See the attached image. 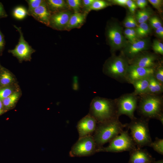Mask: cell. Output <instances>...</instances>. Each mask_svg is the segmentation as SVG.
Returning a JSON list of instances; mask_svg holds the SVG:
<instances>
[{
  "instance_id": "cell-1",
  "label": "cell",
  "mask_w": 163,
  "mask_h": 163,
  "mask_svg": "<svg viewBox=\"0 0 163 163\" xmlns=\"http://www.w3.org/2000/svg\"><path fill=\"white\" fill-rule=\"evenodd\" d=\"M137 108L142 117L156 119L163 124V98L159 95L144 94L140 95Z\"/></svg>"
},
{
  "instance_id": "cell-2",
  "label": "cell",
  "mask_w": 163,
  "mask_h": 163,
  "mask_svg": "<svg viewBox=\"0 0 163 163\" xmlns=\"http://www.w3.org/2000/svg\"><path fill=\"white\" fill-rule=\"evenodd\" d=\"M124 127L125 124H122L117 118L97 123L93 136L97 149L110 142L120 134Z\"/></svg>"
},
{
  "instance_id": "cell-3",
  "label": "cell",
  "mask_w": 163,
  "mask_h": 163,
  "mask_svg": "<svg viewBox=\"0 0 163 163\" xmlns=\"http://www.w3.org/2000/svg\"><path fill=\"white\" fill-rule=\"evenodd\" d=\"M89 114L97 123L117 118L115 100L96 97L92 100Z\"/></svg>"
},
{
  "instance_id": "cell-4",
  "label": "cell",
  "mask_w": 163,
  "mask_h": 163,
  "mask_svg": "<svg viewBox=\"0 0 163 163\" xmlns=\"http://www.w3.org/2000/svg\"><path fill=\"white\" fill-rule=\"evenodd\" d=\"M149 120L142 117L136 118L129 123L125 124V127L130 130V135L138 148L145 146L150 147L152 142L149 129Z\"/></svg>"
},
{
  "instance_id": "cell-5",
  "label": "cell",
  "mask_w": 163,
  "mask_h": 163,
  "mask_svg": "<svg viewBox=\"0 0 163 163\" xmlns=\"http://www.w3.org/2000/svg\"><path fill=\"white\" fill-rule=\"evenodd\" d=\"M129 65L128 59L124 56H113L105 62L103 71L106 75L116 80H125Z\"/></svg>"
},
{
  "instance_id": "cell-6",
  "label": "cell",
  "mask_w": 163,
  "mask_h": 163,
  "mask_svg": "<svg viewBox=\"0 0 163 163\" xmlns=\"http://www.w3.org/2000/svg\"><path fill=\"white\" fill-rule=\"evenodd\" d=\"M136 146L128 131L123 130L112 140L107 146L97 148L96 152H107L117 153L124 151L130 152L136 149Z\"/></svg>"
},
{
  "instance_id": "cell-7",
  "label": "cell",
  "mask_w": 163,
  "mask_h": 163,
  "mask_svg": "<svg viewBox=\"0 0 163 163\" xmlns=\"http://www.w3.org/2000/svg\"><path fill=\"white\" fill-rule=\"evenodd\" d=\"M114 100L117 117L122 115H125L131 120L136 118L134 116V112L137 107V96L133 93L127 94Z\"/></svg>"
},
{
  "instance_id": "cell-8",
  "label": "cell",
  "mask_w": 163,
  "mask_h": 163,
  "mask_svg": "<svg viewBox=\"0 0 163 163\" xmlns=\"http://www.w3.org/2000/svg\"><path fill=\"white\" fill-rule=\"evenodd\" d=\"M97 149L93 136L89 135L79 138L72 147L69 154L72 157L90 156L96 153Z\"/></svg>"
},
{
  "instance_id": "cell-9",
  "label": "cell",
  "mask_w": 163,
  "mask_h": 163,
  "mask_svg": "<svg viewBox=\"0 0 163 163\" xmlns=\"http://www.w3.org/2000/svg\"><path fill=\"white\" fill-rule=\"evenodd\" d=\"M19 33L20 37L18 43L13 49L9 50L11 53L20 61H28L31 59V55L35 50L24 39L23 34L20 27L14 26Z\"/></svg>"
},
{
  "instance_id": "cell-10",
  "label": "cell",
  "mask_w": 163,
  "mask_h": 163,
  "mask_svg": "<svg viewBox=\"0 0 163 163\" xmlns=\"http://www.w3.org/2000/svg\"><path fill=\"white\" fill-rule=\"evenodd\" d=\"M122 33V27L116 23H112L107 28V37L113 50L125 47L127 44Z\"/></svg>"
},
{
  "instance_id": "cell-11",
  "label": "cell",
  "mask_w": 163,
  "mask_h": 163,
  "mask_svg": "<svg viewBox=\"0 0 163 163\" xmlns=\"http://www.w3.org/2000/svg\"><path fill=\"white\" fill-rule=\"evenodd\" d=\"M155 69L146 68L129 65L125 76V80L130 83L142 78L153 76Z\"/></svg>"
},
{
  "instance_id": "cell-12",
  "label": "cell",
  "mask_w": 163,
  "mask_h": 163,
  "mask_svg": "<svg viewBox=\"0 0 163 163\" xmlns=\"http://www.w3.org/2000/svg\"><path fill=\"white\" fill-rule=\"evenodd\" d=\"M150 46V42L147 39H138L127 43L123 50L124 56L128 58V60L134 58L142 51L148 50Z\"/></svg>"
},
{
  "instance_id": "cell-13",
  "label": "cell",
  "mask_w": 163,
  "mask_h": 163,
  "mask_svg": "<svg viewBox=\"0 0 163 163\" xmlns=\"http://www.w3.org/2000/svg\"><path fill=\"white\" fill-rule=\"evenodd\" d=\"M97 122L96 119L89 113L78 122L77 129L79 138L91 135L96 130Z\"/></svg>"
},
{
  "instance_id": "cell-14",
  "label": "cell",
  "mask_w": 163,
  "mask_h": 163,
  "mask_svg": "<svg viewBox=\"0 0 163 163\" xmlns=\"http://www.w3.org/2000/svg\"><path fill=\"white\" fill-rule=\"evenodd\" d=\"M157 56L153 54H140L130 60H128L129 65L151 69H155L158 66Z\"/></svg>"
},
{
  "instance_id": "cell-15",
  "label": "cell",
  "mask_w": 163,
  "mask_h": 163,
  "mask_svg": "<svg viewBox=\"0 0 163 163\" xmlns=\"http://www.w3.org/2000/svg\"><path fill=\"white\" fill-rule=\"evenodd\" d=\"M71 15L69 12L62 11L52 14L49 27L57 30L66 28Z\"/></svg>"
},
{
  "instance_id": "cell-16",
  "label": "cell",
  "mask_w": 163,
  "mask_h": 163,
  "mask_svg": "<svg viewBox=\"0 0 163 163\" xmlns=\"http://www.w3.org/2000/svg\"><path fill=\"white\" fill-rule=\"evenodd\" d=\"M128 163H152L155 159L147 150L136 148L129 152Z\"/></svg>"
},
{
  "instance_id": "cell-17",
  "label": "cell",
  "mask_w": 163,
  "mask_h": 163,
  "mask_svg": "<svg viewBox=\"0 0 163 163\" xmlns=\"http://www.w3.org/2000/svg\"><path fill=\"white\" fill-rule=\"evenodd\" d=\"M51 14L46 1L38 7L28 13V15L32 17L37 21L48 26H49Z\"/></svg>"
},
{
  "instance_id": "cell-18",
  "label": "cell",
  "mask_w": 163,
  "mask_h": 163,
  "mask_svg": "<svg viewBox=\"0 0 163 163\" xmlns=\"http://www.w3.org/2000/svg\"><path fill=\"white\" fill-rule=\"evenodd\" d=\"M150 77L137 80L131 83L134 88V91L133 93L134 94L137 96L145 94L148 90Z\"/></svg>"
},
{
  "instance_id": "cell-19",
  "label": "cell",
  "mask_w": 163,
  "mask_h": 163,
  "mask_svg": "<svg viewBox=\"0 0 163 163\" xmlns=\"http://www.w3.org/2000/svg\"><path fill=\"white\" fill-rule=\"evenodd\" d=\"M85 16V14L75 12L71 15L66 28L70 29L79 27L84 22Z\"/></svg>"
},
{
  "instance_id": "cell-20",
  "label": "cell",
  "mask_w": 163,
  "mask_h": 163,
  "mask_svg": "<svg viewBox=\"0 0 163 163\" xmlns=\"http://www.w3.org/2000/svg\"><path fill=\"white\" fill-rule=\"evenodd\" d=\"M163 91V85L157 81L153 76L150 77L148 90L145 94L159 95Z\"/></svg>"
},
{
  "instance_id": "cell-21",
  "label": "cell",
  "mask_w": 163,
  "mask_h": 163,
  "mask_svg": "<svg viewBox=\"0 0 163 163\" xmlns=\"http://www.w3.org/2000/svg\"><path fill=\"white\" fill-rule=\"evenodd\" d=\"M14 78L11 73L5 68H0V88L8 86L11 84Z\"/></svg>"
},
{
  "instance_id": "cell-22",
  "label": "cell",
  "mask_w": 163,
  "mask_h": 163,
  "mask_svg": "<svg viewBox=\"0 0 163 163\" xmlns=\"http://www.w3.org/2000/svg\"><path fill=\"white\" fill-rule=\"evenodd\" d=\"M46 1L51 14L60 11L66 6V3L63 0H48Z\"/></svg>"
},
{
  "instance_id": "cell-23",
  "label": "cell",
  "mask_w": 163,
  "mask_h": 163,
  "mask_svg": "<svg viewBox=\"0 0 163 163\" xmlns=\"http://www.w3.org/2000/svg\"><path fill=\"white\" fill-rule=\"evenodd\" d=\"M19 96V93L15 92L2 101L5 111L14 106L18 100Z\"/></svg>"
},
{
  "instance_id": "cell-24",
  "label": "cell",
  "mask_w": 163,
  "mask_h": 163,
  "mask_svg": "<svg viewBox=\"0 0 163 163\" xmlns=\"http://www.w3.org/2000/svg\"><path fill=\"white\" fill-rule=\"evenodd\" d=\"M135 29L138 38L146 37L151 31L149 25L146 22L139 24Z\"/></svg>"
},
{
  "instance_id": "cell-25",
  "label": "cell",
  "mask_w": 163,
  "mask_h": 163,
  "mask_svg": "<svg viewBox=\"0 0 163 163\" xmlns=\"http://www.w3.org/2000/svg\"><path fill=\"white\" fill-rule=\"evenodd\" d=\"M152 12L150 11L144 9L138 11L136 14V21L139 23L146 22L150 18Z\"/></svg>"
},
{
  "instance_id": "cell-26",
  "label": "cell",
  "mask_w": 163,
  "mask_h": 163,
  "mask_svg": "<svg viewBox=\"0 0 163 163\" xmlns=\"http://www.w3.org/2000/svg\"><path fill=\"white\" fill-rule=\"evenodd\" d=\"M12 14L15 18L19 20H22L28 15L27 10L23 6H18L14 9Z\"/></svg>"
},
{
  "instance_id": "cell-27",
  "label": "cell",
  "mask_w": 163,
  "mask_h": 163,
  "mask_svg": "<svg viewBox=\"0 0 163 163\" xmlns=\"http://www.w3.org/2000/svg\"><path fill=\"white\" fill-rule=\"evenodd\" d=\"M107 2L103 0H94L91 6L87 9L88 12L91 10H98L104 8L109 5Z\"/></svg>"
},
{
  "instance_id": "cell-28",
  "label": "cell",
  "mask_w": 163,
  "mask_h": 163,
  "mask_svg": "<svg viewBox=\"0 0 163 163\" xmlns=\"http://www.w3.org/2000/svg\"><path fill=\"white\" fill-rule=\"evenodd\" d=\"M150 147L159 154L163 155V139L156 137L155 140L152 142Z\"/></svg>"
},
{
  "instance_id": "cell-29",
  "label": "cell",
  "mask_w": 163,
  "mask_h": 163,
  "mask_svg": "<svg viewBox=\"0 0 163 163\" xmlns=\"http://www.w3.org/2000/svg\"><path fill=\"white\" fill-rule=\"evenodd\" d=\"M124 34L130 43L134 42L139 39L135 28H126L125 30Z\"/></svg>"
},
{
  "instance_id": "cell-30",
  "label": "cell",
  "mask_w": 163,
  "mask_h": 163,
  "mask_svg": "<svg viewBox=\"0 0 163 163\" xmlns=\"http://www.w3.org/2000/svg\"><path fill=\"white\" fill-rule=\"evenodd\" d=\"M123 24L126 27L128 28H135L138 26L135 18L130 15L126 17L124 21Z\"/></svg>"
},
{
  "instance_id": "cell-31",
  "label": "cell",
  "mask_w": 163,
  "mask_h": 163,
  "mask_svg": "<svg viewBox=\"0 0 163 163\" xmlns=\"http://www.w3.org/2000/svg\"><path fill=\"white\" fill-rule=\"evenodd\" d=\"M26 1L28 6V13L37 8L45 1L44 0H26Z\"/></svg>"
},
{
  "instance_id": "cell-32",
  "label": "cell",
  "mask_w": 163,
  "mask_h": 163,
  "mask_svg": "<svg viewBox=\"0 0 163 163\" xmlns=\"http://www.w3.org/2000/svg\"><path fill=\"white\" fill-rule=\"evenodd\" d=\"M153 76L161 84L163 85V68L161 66H158L155 69Z\"/></svg>"
},
{
  "instance_id": "cell-33",
  "label": "cell",
  "mask_w": 163,
  "mask_h": 163,
  "mask_svg": "<svg viewBox=\"0 0 163 163\" xmlns=\"http://www.w3.org/2000/svg\"><path fill=\"white\" fill-rule=\"evenodd\" d=\"M68 5L75 11L78 12L81 5V1L80 0H67L66 1Z\"/></svg>"
},
{
  "instance_id": "cell-34",
  "label": "cell",
  "mask_w": 163,
  "mask_h": 163,
  "mask_svg": "<svg viewBox=\"0 0 163 163\" xmlns=\"http://www.w3.org/2000/svg\"><path fill=\"white\" fill-rule=\"evenodd\" d=\"M12 89L8 86L0 88V100L2 101L13 93Z\"/></svg>"
},
{
  "instance_id": "cell-35",
  "label": "cell",
  "mask_w": 163,
  "mask_h": 163,
  "mask_svg": "<svg viewBox=\"0 0 163 163\" xmlns=\"http://www.w3.org/2000/svg\"><path fill=\"white\" fill-rule=\"evenodd\" d=\"M149 20L150 25L154 29H156L162 26V23L161 20L156 16L150 17Z\"/></svg>"
},
{
  "instance_id": "cell-36",
  "label": "cell",
  "mask_w": 163,
  "mask_h": 163,
  "mask_svg": "<svg viewBox=\"0 0 163 163\" xmlns=\"http://www.w3.org/2000/svg\"><path fill=\"white\" fill-rule=\"evenodd\" d=\"M152 47L155 53L163 55V44L162 43L157 40H155L154 41Z\"/></svg>"
},
{
  "instance_id": "cell-37",
  "label": "cell",
  "mask_w": 163,
  "mask_h": 163,
  "mask_svg": "<svg viewBox=\"0 0 163 163\" xmlns=\"http://www.w3.org/2000/svg\"><path fill=\"white\" fill-rule=\"evenodd\" d=\"M149 2L159 12L162 11L161 8L163 5V1L161 0H149Z\"/></svg>"
},
{
  "instance_id": "cell-38",
  "label": "cell",
  "mask_w": 163,
  "mask_h": 163,
  "mask_svg": "<svg viewBox=\"0 0 163 163\" xmlns=\"http://www.w3.org/2000/svg\"><path fill=\"white\" fill-rule=\"evenodd\" d=\"M5 45L4 37L0 29V53L3 50Z\"/></svg>"
},
{
  "instance_id": "cell-39",
  "label": "cell",
  "mask_w": 163,
  "mask_h": 163,
  "mask_svg": "<svg viewBox=\"0 0 163 163\" xmlns=\"http://www.w3.org/2000/svg\"><path fill=\"white\" fill-rule=\"evenodd\" d=\"M8 16L3 5L0 2V19L6 18Z\"/></svg>"
},
{
  "instance_id": "cell-40",
  "label": "cell",
  "mask_w": 163,
  "mask_h": 163,
  "mask_svg": "<svg viewBox=\"0 0 163 163\" xmlns=\"http://www.w3.org/2000/svg\"><path fill=\"white\" fill-rule=\"evenodd\" d=\"M127 0H113L111 2L113 4H115L122 6H126Z\"/></svg>"
},
{
  "instance_id": "cell-41",
  "label": "cell",
  "mask_w": 163,
  "mask_h": 163,
  "mask_svg": "<svg viewBox=\"0 0 163 163\" xmlns=\"http://www.w3.org/2000/svg\"><path fill=\"white\" fill-rule=\"evenodd\" d=\"M126 6H127L129 9L132 8H137V6L136 3L131 0H127L126 2Z\"/></svg>"
},
{
  "instance_id": "cell-42",
  "label": "cell",
  "mask_w": 163,
  "mask_h": 163,
  "mask_svg": "<svg viewBox=\"0 0 163 163\" xmlns=\"http://www.w3.org/2000/svg\"><path fill=\"white\" fill-rule=\"evenodd\" d=\"M94 0H83L82 4L87 9L92 4Z\"/></svg>"
},
{
  "instance_id": "cell-43",
  "label": "cell",
  "mask_w": 163,
  "mask_h": 163,
  "mask_svg": "<svg viewBox=\"0 0 163 163\" xmlns=\"http://www.w3.org/2000/svg\"><path fill=\"white\" fill-rule=\"evenodd\" d=\"M156 34L159 37L163 38V28L162 26L160 27L155 29Z\"/></svg>"
},
{
  "instance_id": "cell-44",
  "label": "cell",
  "mask_w": 163,
  "mask_h": 163,
  "mask_svg": "<svg viewBox=\"0 0 163 163\" xmlns=\"http://www.w3.org/2000/svg\"><path fill=\"white\" fill-rule=\"evenodd\" d=\"M5 112L2 101L0 100V115Z\"/></svg>"
},
{
  "instance_id": "cell-45",
  "label": "cell",
  "mask_w": 163,
  "mask_h": 163,
  "mask_svg": "<svg viewBox=\"0 0 163 163\" xmlns=\"http://www.w3.org/2000/svg\"><path fill=\"white\" fill-rule=\"evenodd\" d=\"M136 4L137 6L139 7L141 9H143L144 8L140 2V0H137L136 1Z\"/></svg>"
},
{
  "instance_id": "cell-46",
  "label": "cell",
  "mask_w": 163,
  "mask_h": 163,
  "mask_svg": "<svg viewBox=\"0 0 163 163\" xmlns=\"http://www.w3.org/2000/svg\"><path fill=\"white\" fill-rule=\"evenodd\" d=\"M140 2L143 7L145 8L147 4V2L145 0H140Z\"/></svg>"
},
{
  "instance_id": "cell-47",
  "label": "cell",
  "mask_w": 163,
  "mask_h": 163,
  "mask_svg": "<svg viewBox=\"0 0 163 163\" xmlns=\"http://www.w3.org/2000/svg\"><path fill=\"white\" fill-rule=\"evenodd\" d=\"M152 163H163V160L161 159L157 161H155Z\"/></svg>"
},
{
  "instance_id": "cell-48",
  "label": "cell",
  "mask_w": 163,
  "mask_h": 163,
  "mask_svg": "<svg viewBox=\"0 0 163 163\" xmlns=\"http://www.w3.org/2000/svg\"><path fill=\"white\" fill-rule=\"evenodd\" d=\"M136 9V8H132L129 9V10L132 14H134Z\"/></svg>"
},
{
  "instance_id": "cell-49",
  "label": "cell",
  "mask_w": 163,
  "mask_h": 163,
  "mask_svg": "<svg viewBox=\"0 0 163 163\" xmlns=\"http://www.w3.org/2000/svg\"><path fill=\"white\" fill-rule=\"evenodd\" d=\"M1 66H0V68H1Z\"/></svg>"
}]
</instances>
